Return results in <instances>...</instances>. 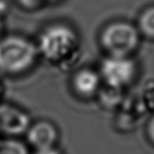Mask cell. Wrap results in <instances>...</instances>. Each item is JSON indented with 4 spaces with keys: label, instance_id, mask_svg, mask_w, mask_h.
Returning <instances> with one entry per match:
<instances>
[{
    "label": "cell",
    "instance_id": "cell-2",
    "mask_svg": "<svg viewBox=\"0 0 154 154\" xmlns=\"http://www.w3.org/2000/svg\"><path fill=\"white\" fill-rule=\"evenodd\" d=\"M39 55L37 45L21 36H8L0 40V71L6 74L26 72Z\"/></svg>",
    "mask_w": 154,
    "mask_h": 154
},
{
    "label": "cell",
    "instance_id": "cell-12",
    "mask_svg": "<svg viewBox=\"0 0 154 154\" xmlns=\"http://www.w3.org/2000/svg\"><path fill=\"white\" fill-rule=\"evenodd\" d=\"M34 154H62V152L58 147L54 146L44 149H38V150H35Z\"/></svg>",
    "mask_w": 154,
    "mask_h": 154
},
{
    "label": "cell",
    "instance_id": "cell-9",
    "mask_svg": "<svg viewBox=\"0 0 154 154\" xmlns=\"http://www.w3.org/2000/svg\"><path fill=\"white\" fill-rule=\"evenodd\" d=\"M0 154H29L26 145L14 137L0 140Z\"/></svg>",
    "mask_w": 154,
    "mask_h": 154
},
{
    "label": "cell",
    "instance_id": "cell-1",
    "mask_svg": "<svg viewBox=\"0 0 154 154\" xmlns=\"http://www.w3.org/2000/svg\"><path fill=\"white\" fill-rule=\"evenodd\" d=\"M78 43V37L72 28L55 25L42 32L37 48L47 62L66 69L75 60Z\"/></svg>",
    "mask_w": 154,
    "mask_h": 154
},
{
    "label": "cell",
    "instance_id": "cell-14",
    "mask_svg": "<svg viewBox=\"0 0 154 154\" xmlns=\"http://www.w3.org/2000/svg\"><path fill=\"white\" fill-rule=\"evenodd\" d=\"M1 26H2V25H1V20H0V31H1Z\"/></svg>",
    "mask_w": 154,
    "mask_h": 154
},
{
    "label": "cell",
    "instance_id": "cell-10",
    "mask_svg": "<svg viewBox=\"0 0 154 154\" xmlns=\"http://www.w3.org/2000/svg\"><path fill=\"white\" fill-rule=\"evenodd\" d=\"M121 90L122 89L113 88L106 85V89L104 90V93L103 91H99L100 103L106 106H113L116 103H118L121 100Z\"/></svg>",
    "mask_w": 154,
    "mask_h": 154
},
{
    "label": "cell",
    "instance_id": "cell-11",
    "mask_svg": "<svg viewBox=\"0 0 154 154\" xmlns=\"http://www.w3.org/2000/svg\"><path fill=\"white\" fill-rule=\"evenodd\" d=\"M18 1L21 3L23 7L29 8V9H31V8L37 7L43 1H45V0H18Z\"/></svg>",
    "mask_w": 154,
    "mask_h": 154
},
{
    "label": "cell",
    "instance_id": "cell-4",
    "mask_svg": "<svg viewBox=\"0 0 154 154\" xmlns=\"http://www.w3.org/2000/svg\"><path fill=\"white\" fill-rule=\"evenodd\" d=\"M136 73L135 62L126 56H108L100 67V75L105 85L118 89L128 86Z\"/></svg>",
    "mask_w": 154,
    "mask_h": 154
},
{
    "label": "cell",
    "instance_id": "cell-8",
    "mask_svg": "<svg viewBox=\"0 0 154 154\" xmlns=\"http://www.w3.org/2000/svg\"><path fill=\"white\" fill-rule=\"evenodd\" d=\"M139 30L146 37L154 39V6L147 8L140 16Z\"/></svg>",
    "mask_w": 154,
    "mask_h": 154
},
{
    "label": "cell",
    "instance_id": "cell-13",
    "mask_svg": "<svg viewBox=\"0 0 154 154\" xmlns=\"http://www.w3.org/2000/svg\"><path fill=\"white\" fill-rule=\"evenodd\" d=\"M147 136L149 140L154 143V116L151 117V119L147 125Z\"/></svg>",
    "mask_w": 154,
    "mask_h": 154
},
{
    "label": "cell",
    "instance_id": "cell-15",
    "mask_svg": "<svg viewBox=\"0 0 154 154\" xmlns=\"http://www.w3.org/2000/svg\"><path fill=\"white\" fill-rule=\"evenodd\" d=\"M0 93H1V86H0Z\"/></svg>",
    "mask_w": 154,
    "mask_h": 154
},
{
    "label": "cell",
    "instance_id": "cell-6",
    "mask_svg": "<svg viewBox=\"0 0 154 154\" xmlns=\"http://www.w3.org/2000/svg\"><path fill=\"white\" fill-rule=\"evenodd\" d=\"M26 134L27 143L35 150L54 147L59 139L58 129L53 123L46 120L31 124Z\"/></svg>",
    "mask_w": 154,
    "mask_h": 154
},
{
    "label": "cell",
    "instance_id": "cell-3",
    "mask_svg": "<svg viewBox=\"0 0 154 154\" xmlns=\"http://www.w3.org/2000/svg\"><path fill=\"white\" fill-rule=\"evenodd\" d=\"M100 42L109 56L129 57L139 46L140 31L127 22H115L103 29Z\"/></svg>",
    "mask_w": 154,
    "mask_h": 154
},
{
    "label": "cell",
    "instance_id": "cell-7",
    "mask_svg": "<svg viewBox=\"0 0 154 154\" xmlns=\"http://www.w3.org/2000/svg\"><path fill=\"white\" fill-rule=\"evenodd\" d=\"M102 77L100 72L91 68H82L72 77V89L77 95L83 98H91L98 94L100 89Z\"/></svg>",
    "mask_w": 154,
    "mask_h": 154
},
{
    "label": "cell",
    "instance_id": "cell-5",
    "mask_svg": "<svg viewBox=\"0 0 154 154\" xmlns=\"http://www.w3.org/2000/svg\"><path fill=\"white\" fill-rule=\"evenodd\" d=\"M31 125L30 116L17 105L0 103V132L10 137L26 134Z\"/></svg>",
    "mask_w": 154,
    "mask_h": 154
}]
</instances>
